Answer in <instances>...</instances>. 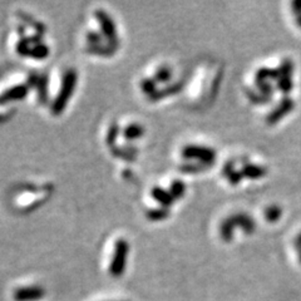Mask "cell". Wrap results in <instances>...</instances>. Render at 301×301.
I'll return each mask as SVG.
<instances>
[{
	"instance_id": "cell-31",
	"label": "cell",
	"mask_w": 301,
	"mask_h": 301,
	"mask_svg": "<svg viewBox=\"0 0 301 301\" xmlns=\"http://www.w3.org/2000/svg\"><path fill=\"white\" fill-rule=\"evenodd\" d=\"M87 42L88 44H102L103 43V35L98 32H88L87 33Z\"/></svg>"
},
{
	"instance_id": "cell-28",
	"label": "cell",
	"mask_w": 301,
	"mask_h": 301,
	"mask_svg": "<svg viewBox=\"0 0 301 301\" xmlns=\"http://www.w3.org/2000/svg\"><path fill=\"white\" fill-rule=\"evenodd\" d=\"M279 71H280V77H291L294 73V63L293 60L285 59L283 63L279 67Z\"/></svg>"
},
{
	"instance_id": "cell-16",
	"label": "cell",
	"mask_w": 301,
	"mask_h": 301,
	"mask_svg": "<svg viewBox=\"0 0 301 301\" xmlns=\"http://www.w3.org/2000/svg\"><path fill=\"white\" fill-rule=\"evenodd\" d=\"M49 47L44 43H38V44H34L32 48H30V52H29V57L34 58V59L38 60H43L45 58H48L49 55Z\"/></svg>"
},
{
	"instance_id": "cell-13",
	"label": "cell",
	"mask_w": 301,
	"mask_h": 301,
	"mask_svg": "<svg viewBox=\"0 0 301 301\" xmlns=\"http://www.w3.org/2000/svg\"><path fill=\"white\" fill-rule=\"evenodd\" d=\"M122 134H123V137L127 141H134V139L141 138V137L143 136L144 127L138 123H131L124 127L123 131H122Z\"/></svg>"
},
{
	"instance_id": "cell-24",
	"label": "cell",
	"mask_w": 301,
	"mask_h": 301,
	"mask_svg": "<svg viewBox=\"0 0 301 301\" xmlns=\"http://www.w3.org/2000/svg\"><path fill=\"white\" fill-rule=\"evenodd\" d=\"M281 216H283V209L279 206H276V204L269 206L265 209V217L269 222H276Z\"/></svg>"
},
{
	"instance_id": "cell-9",
	"label": "cell",
	"mask_w": 301,
	"mask_h": 301,
	"mask_svg": "<svg viewBox=\"0 0 301 301\" xmlns=\"http://www.w3.org/2000/svg\"><path fill=\"white\" fill-rule=\"evenodd\" d=\"M241 173L244 177L247 178H261L264 176L267 175V168L264 167V166H259V165H254V163H249L245 162L244 167L241 170Z\"/></svg>"
},
{
	"instance_id": "cell-30",
	"label": "cell",
	"mask_w": 301,
	"mask_h": 301,
	"mask_svg": "<svg viewBox=\"0 0 301 301\" xmlns=\"http://www.w3.org/2000/svg\"><path fill=\"white\" fill-rule=\"evenodd\" d=\"M118 134H119V127H118L117 123H113L112 126L109 127V131L107 133V144L108 146H113L117 139Z\"/></svg>"
},
{
	"instance_id": "cell-18",
	"label": "cell",
	"mask_w": 301,
	"mask_h": 301,
	"mask_svg": "<svg viewBox=\"0 0 301 301\" xmlns=\"http://www.w3.org/2000/svg\"><path fill=\"white\" fill-rule=\"evenodd\" d=\"M146 216L151 221H162L170 216V211L166 207H158V208L147 209Z\"/></svg>"
},
{
	"instance_id": "cell-19",
	"label": "cell",
	"mask_w": 301,
	"mask_h": 301,
	"mask_svg": "<svg viewBox=\"0 0 301 301\" xmlns=\"http://www.w3.org/2000/svg\"><path fill=\"white\" fill-rule=\"evenodd\" d=\"M186 191H187L186 184L181 180H175L170 186V192L175 200L182 199V197L186 195Z\"/></svg>"
},
{
	"instance_id": "cell-1",
	"label": "cell",
	"mask_w": 301,
	"mask_h": 301,
	"mask_svg": "<svg viewBox=\"0 0 301 301\" xmlns=\"http://www.w3.org/2000/svg\"><path fill=\"white\" fill-rule=\"evenodd\" d=\"M77 81H78V74H77L76 69L69 68L64 72L59 92L55 96L54 100H53L52 105H50V110H52L53 114L60 115L63 113V110L66 109L69 100H71L74 93Z\"/></svg>"
},
{
	"instance_id": "cell-33",
	"label": "cell",
	"mask_w": 301,
	"mask_h": 301,
	"mask_svg": "<svg viewBox=\"0 0 301 301\" xmlns=\"http://www.w3.org/2000/svg\"><path fill=\"white\" fill-rule=\"evenodd\" d=\"M294 245H295L296 249L300 251V250H301V232L299 233V235L295 237V240H294Z\"/></svg>"
},
{
	"instance_id": "cell-25",
	"label": "cell",
	"mask_w": 301,
	"mask_h": 301,
	"mask_svg": "<svg viewBox=\"0 0 301 301\" xmlns=\"http://www.w3.org/2000/svg\"><path fill=\"white\" fill-rule=\"evenodd\" d=\"M32 43L29 42L28 37H23L16 44V52L18 54L23 55V57H29V52H30V48H32Z\"/></svg>"
},
{
	"instance_id": "cell-20",
	"label": "cell",
	"mask_w": 301,
	"mask_h": 301,
	"mask_svg": "<svg viewBox=\"0 0 301 301\" xmlns=\"http://www.w3.org/2000/svg\"><path fill=\"white\" fill-rule=\"evenodd\" d=\"M37 88H38V98H39V103L45 104V103L48 102V92H47L48 78L45 74L39 76V81H38Z\"/></svg>"
},
{
	"instance_id": "cell-14",
	"label": "cell",
	"mask_w": 301,
	"mask_h": 301,
	"mask_svg": "<svg viewBox=\"0 0 301 301\" xmlns=\"http://www.w3.org/2000/svg\"><path fill=\"white\" fill-rule=\"evenodd\" d=\"M212 166L213 165H209V163H202V162H197V161H189V162L181 165L180 170L184 173H200V172H204L207 168L212 167Z\"/></svg>"
},
{
	"instance_id": "cell-8",
	"label": "cell",
	"mask_w": 301,
	"mask_h": 301,
	"mask_svg": "<svg viewBox=\"0 0 301 301\" xmlns=\"http://www.w3.org/2000/svg\"><path fill=\"white\" fill-rule=\"evenodd\" d=\"M228 220L231 221L233 227L238 226V227L242 228L246 233H252L255 231V228H256V222H255L254 218L250 215H247V213H233V215L228 216Z\"/></svg>"
},
{
	"instance_id": "cell-7",
	"label": "cell",
	"mask_w": 301,
	"mask_h": 301,
	"mask_svg": "<svg viewBox=\"0 0 301 301\" xmlns=\"http://www.w3.org/2000/svg\"><path fill=\"white\" fill-rule=\"evenodd\" d=\"M45 296V290L40 286H25L14 291L15 301H38Z\"/></svg>"
},
{
	"instance_id": "cell-36",
	"label": "cell",
	"mask_w": 301,
	"mask_h": 301,
	"mask_svg": "<svg viewBox=\"0 0 301 301\" xmlns=\"http://www.w3.org/2000/svg\"><path fill=\"white\" fill-rule=\"evenodd\" d=\"M299 261H300V264H301V250L299 251Z\"/></svg>"
},
{
	"instance_id": "cell-11",
	"label": "cell",
	"mask_w": 301,
	"mask_h": 301,
	"mask_svg": "<svg viewBox=\"0 0 301 301\" xmlns=\"http://www.w3.org/2000/svg\"><path fill=\"white\" fill-rule=\"evenodd\" d=\"M152 197L161 204V207H170L172 206L175 199L172 197L170 191L165 189H161V187H153L152 189Z\"/></svg>"
},
{
	"instance_id": "cell-34",
	"label": "cell",
	"mask_w": 301,
	"mask_h": 301,
	"mask_svg": "<svg viewBox=\"0 0 301 301\" xmlns=\"http://www.w3.org/2000/svg\"><path fill=\"white\" fill-rule=\"evenodd\" d=\"M296 24H298V25L301 28V14L296 15Z\"/></svg>"
},
{
	"instance_id": "cell-5",
	"label": "cell",
	"mask_w": 301,
	"mask_h": 301,
	"mask_svg": "<svg viewBox=\"0 0 301 301\" xmlns=\"http://www.w3.org/2000/svg\"><path fill=\"white\" fill-rule=\"evenodd\" d=\"M294 107H295V100L285 96L283 100L266 115V122L269 124H275L276 122H279V119L290 113L294 109Z\"/></svg>"
},
{
	"instance_id": "cell-15",
	"label": "cell",
	"mask_w": 301,
	"mask_h": 301,
	"mask_svg": "<svg viewBox=\"0 0 301 301\" xmlns=\"http://www.w3.org/2000/svg\"><path fill=\"white\" fill-rule=\"evenodd\" d=\"M181 88H182V84H181L180 82H178V83H173V84H171V86L165 87L163 89H160V91L157 89L153 95L149 96V98H151L152 100H160V98L175 95V93H177L178 91H181Z\"/></svg>"
},
{
	"instance_id": "cell-21",
	"label": "cell",
	"mask_w": 301,
	"mask_h": 301,
	"mask_svg": "<svg viewBox=\"0 0 301 301\" xmlns=\"http://www.w3.org/2000/svg\"><path fill=\"white\" fill-rule=\"evenodd\" d=\"M233 230H235V227L232 226L231 221L228 220V217L225 218L220 225V236L222 237V240L226 241V242H230L233 238V232H235Z\"/></svg>"
},
{
	"instance_id": "cell-26",
	"label": "cell",
	"mask_w": 301,
	"mask_h": 301,
	"mask_svg": "<svg viewBox=\"0 0 301 301\" xmlns=\"http://www.w3.org/2000/svg\"><path fill=\"white\" fill-rule=\"evenodd\" d=\"M156 84H157V82L153 78H143L141 82V88L146 95L151 96L157 91L156 89Z\"/></svg>"
},
{
	"instance_id": "cell-27",
	"label": "cell",
	"mask_w": 301,
	"mask_h": 301,
	"mask_svg": "<svg viewBox=\"0 0 301 301\" xmlns=\"http://www.w3.org/2000/svg\"><path fill=\"white\" fill-rule=\"evenodd\" d=\"M279 89H281L284 93H289L291 89L294 88V82L291 77H280L278 79V84H276Z\"/></svg>"
},
{
	"instance_id": "cell-3",
	"label": "cell",
	"mask_w": 301,
	"mask_h": 301,
	"mask_svg": "<svg viewBox=\"0 0 301 301\" xmlns=\"http://www.w3.org/2000/svg\"><path fill=\"white\" fill-rule=\"evenodd\" d=\"M182 156H184L185 160H197V162L213 165L217 153H216V149L211 148V147L200 146V144H187L182 148Z\"/></svg>"
},
{
	"instance_id": "cell-12",
	"label": "cell",
	"mask_w": 301,
	"mask_h": 301,
	"mask_svg": "<svg viewBox=\"0 0 301 301\" xmlns=\"http://www.w3.org/2000/svg\"><path fill=\"white\" fill-rule=\"evenodd\" d=\"M222 173H223V176L227 178L228 182H230L232 186H236V185L240 184L241 180L244 178V176H242L241 171L236 170L235 165H233V162H231V161L230 162L225 163V166H223V168H222Z\"/></svg>"
},
{
	"instance_id": "cell-32",
	"label": "cell",
	"mask_w": 301,
	"mask_h": 301,
	"mask_svg": "<svg viewBox=\"0 0 301 301\" xmlns=\"http://www.w3.org/2000/svg\"><path fill=\"white\" fill-rule=\"evenodd\" d=\"M291 6H293V10L295 11L296 15L301 14V0H298V1H294V3L291 4Z\"/></svg>"
},
{
	"instance_id": "cell-6",
	"label": "cell",
	"mask_w": 301,
	"mask_h": 301,
	"mask_svg": "<svg viewBox=\"0 0 301 301\" xmlns=\"http://www.w3.org/2000/svg\"><path fill=\"white\" fill-rule=\"evenodd\" d=\"M29 86L28 84H16L11 88L5 89L3 93H0V105L8 104L14 100H21L28 96Z\"/></svg>"
},
{
	"instance_id": "cell-23",
	"label": "cell",
	"mask_w": 301,
	"mask_h": 301,
	"mask_svg": "<svg viewBox=\"0 0 301 301\" xmlns=\"http://www.w3.org/2000/svg\"><path fill=\"white\" fill-rule=\"evenodd\" d=\"M172 74H173L172 69H171L170 67L162 66L156 71L155 76H153V79H155L157 83L158 82H160V83H166V82H168L171 78H172Z\"/></svg>"
},
{
	"instance_id": "cell-17",
	"label": "cell",
	"mask_w": 301,
	"mask_h": 301,
	"mask_svg": "<svg viewBox=\"0 0 301 301\" xmlns=\"http://www.w3.org/2000/svg\"><path fill=\"white\" fill-rule=\"evenodd\" d=\"M18 15L20 16V18L23 19V20L25 21V23H28L29 25H32L33 28H34L35 32H37V34H40V35L44 34V33H45V25L42 23V21H40V20H35V19L33 18V16H30V15H29V14L24 13V11H21V10L18 11Z\"/></svg>"
},
{
	"instance_id": "cell-22",
	"label": "cell",
	"mask_w": 301,
	"mask_h": 301,
	"mask_svg": "<svg viewBox=\"0 0 301 301\" xmlns=\"http://www.w3.org/2000/svg\"><path fill=\"white\" fill-rule=\"evenodd\" d=\"M112 153L118 157L127 158V160H133L134 156L137 155V148L136 147H127L123 146L120 148H113Z\"/></svg>"
},
{
	"instance_id": "cell-4",
	"label": "cell",
	"mask_w": 301,
	"mask_h": 301,
	"mask_svg": "<svg viewBox=\"0 0 301 301\" xmlns=\"http://www.w3.org/2000/svg\"><path fill=\"white\" fill-rule=\"evenodd\" d=\"M96 18L100 25L102 35L110 43V44L118 45V34L117 28L113 21L112 16L104 10V9H97L96 10Z\"/></svg>"
},
{
	"instance_id": "cell-10",
	"label": "cell",
	"mask_w": 301,
	"mask_h": 301,
	"mask_svg": "<svg viewBox=\"0 0 301 301\" xmlns=\"http://www.w3.org/2000/svg\"><path fill=\"white\" fill-rule=\"evenodd\" d=\"M117 48L118 45L115 44H110V43L104 44V43H102V44H95V45L88 44L86 49L87 52L92 53V54L103 55V57H110V55H113L115 52H117Z\"/></svg>"
},
{
	"instance_id": "cell-35",
	"label": "cell",
	"mask_w": 301,
	"mask_h": 301,
	"mask_svg": "<svg viewBox=\"0 0 301 301\" xmlns=\"http://www.w3.org/2000/svg\"><path fill=\"white\" fill-rule=\"evenodd\" d=\"M9 115H10V114H9V113H8V114H0V122H3V120H5L6 118L9 117Z\"/></svg>"
},
{
	"instance_id": "cell-2",
	"label": "cell",
	"mask_w": 301,
	"mask_h": 301,
	"mask_svg": "<svg viewBox=\"0 0 301 301\" xmlns=\"http://www.w3.org/2000/svg\"><path fill=\"white\" fill-rule=\"evenodd\" d=\"M129 245L126 238H119L115 242L114 252H113L112 261L109 264V274L113 278H119L123 275L128 257Z\"/></svg>"
},
{
	"instance_id": "cell-29",
	"label": "cell",
	"mask_w": 301,
	"mask_h": 301,
	"mask_svg": "<svg viewBox=\"0 0 301 301\" xmlns=\"http://www.w3.org/2000/svg\"><path fill=\"white\" fill-rule=\"evenodd\" d=\"M246 95H247V97H249L250 100H251L252 102H255V103H267V102H269V100H270V97H266V96L261 95L260 92L250 91V89H247V91H246Z\"/></svg>"
}]
</instances>
